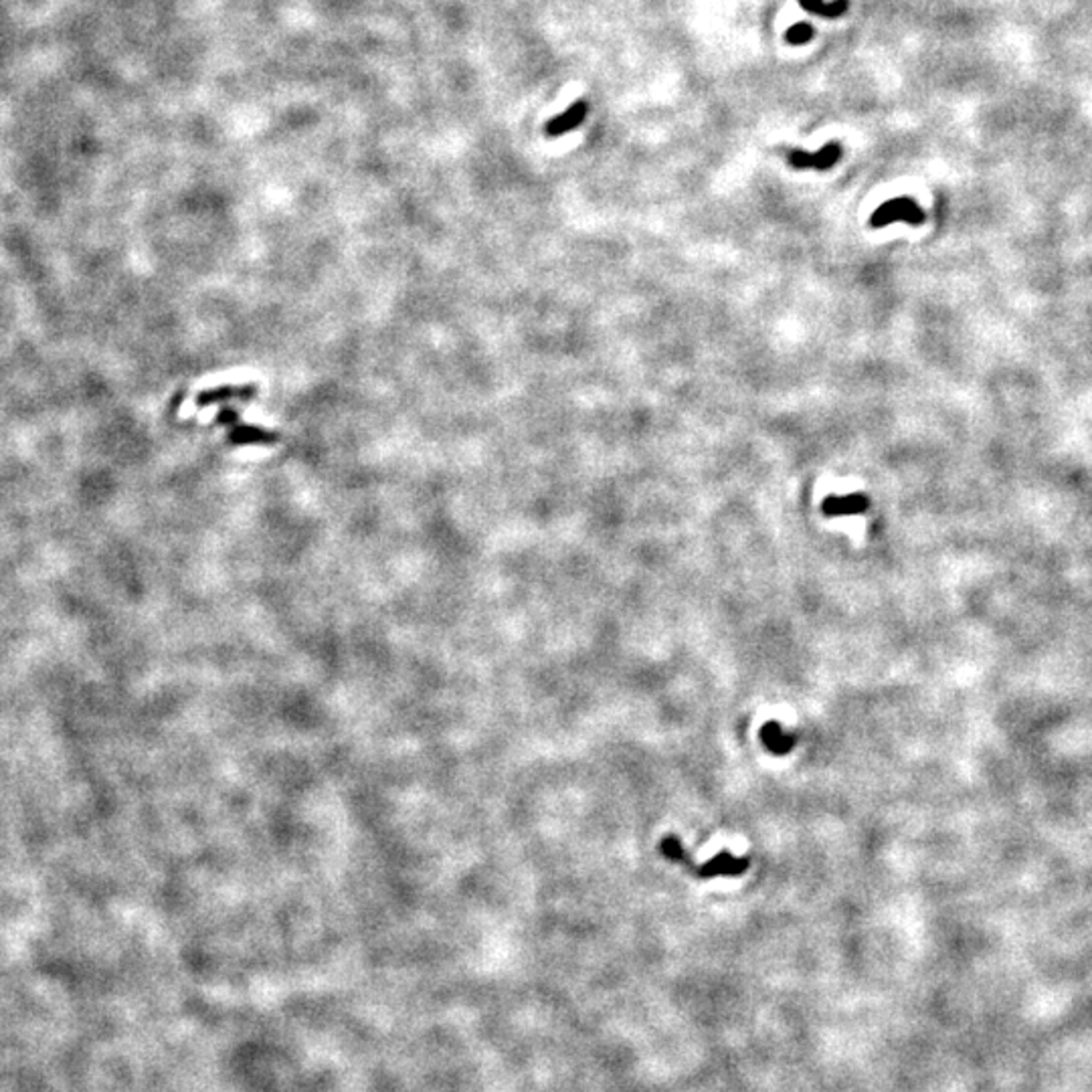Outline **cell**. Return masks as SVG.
Segmentation results:
<instances>
[{
	"mask_svg": "<svg viewBox=\"0 0 1092 1092\" xmlns=\"http://www.w3.org/2000/svg\"><path fill=\"white\" fill-rule=\"evenodd\" d=\"M662 851L666 854V858L673 860V862H686L688 864L686 851H684V848H682V841L678 838H666V840H663Z\"/></svg>",
	"mask_w": 1092,
	"mask_h": 1092,
	"instance_id": "8fae6325",
	"label": "cell"
},
{
	"mask_svg": "<svg viewBox=\"0 0 1092 1092\" xmlns=\"http://www.w3.org/2000/svg\"><path fill=\"white\" fill-rule=\"evenodd\" d=\"M749 868L747 858H737V856L723 851L716 854L710 862L698 868V876L702 878H716V876H739Z\"/></svg>",
	"mask_w": 1092,
	"mask_h": 1092,
	"instance_id": "3957f363",
	"label": "cell"
},
{
	"mask_svg": "<svg viewBox=\"0 0 1092 1092\" xmlns=\"http://www.w3.org/2000/svg\"><path fill=\"white\" fill-rule=\"evenodd\" d=\"M800 4L807 13L825 18L841 17V14L848 11V0H834V3H825V0H800Z\"/></svg>",
	"mask_w": 1092,
	"mask_h": 1092,
	"instance_id": "52a82bcc",
	"label": "cell"
},
{
	"mask_svg": "<svg viewBox=\"0 0 1092 1092\" xmlns=\"http://www.w3.org/2000/svg\"><path fill=\"white\" fill-rule=\"evenodd\" d=\"M253 394V387H243V389H233V387H223V389H213V391H206L203 394H199L196 403L199 407H209L211 403L215 401H225L229 397H249Z\"/></svg>",
	"mask_w": 1092,
	"mask_h": 1092,
	"instance_id": "ba28073f",
	"label": "cell"
},
{
	"mask_svg": "<svg viewBox=\"0 0 1092 1092\" xmlns=\"http://www.w3.org/2000/svg\"><path fill=\"white\" fill-rule=\"evenodd\" d=\"M231 437H233L235 441H239V444H263V441H273V435H267L266 431L247 425L239 427L237 431H233V435Z\"/></svg>",
	"mask_w": 1092,
	"mask_h": 1092,
	"instance_id": "9c48e42d",
	"label": "cell"
},
{
	"mask_svg": "<svg viewBox=\"0 0 1092 1092\" xmlns=\"http://www.w3.org/2000/svg\"><path fill=\"white\" fill-rule=\"evenodd\" d=\"M585 115H587V105L583 102L572 104L565 114L556 115V118H552L551 122L546 124V134L548 136H562V134L571 132V130L581 126Z\"/></svg>",
	"mask_w": 1092,
	"mask_h": 1092,
	"instance_id": "5b68a950",
	"label": "cell"
},
{
	"mask_svg": "<svg viewBox=\"0 0 1092 1092\" xmlns=\"http://www.w3.org/2000/svg\"><path fill=\"white\" fill-rule=\"evenodd\" d=\"M922 219H925V215H922V211L918 209L915 201L892 199L888 201V203H884L876 213L872 215V225L874 227H886V225L894 223V221H907V223L911 225H918Z\"/></svg>",
	"mask_w": 1092,
	"mask_h": 1092,
	"instance_id": "6da1fadb",
	"label": "cell"
},
{
	"mask_svg": "<svg viewBox=\"0 0 1092 1092\" xmlns=\"http://www.w3.org/2000/svg\"><path fill=\"white\" fill-rule=\"evenodd\" d=\"M840 156H841L840 142L825 144V146L821 148L820 152H815V154H807L803 150H795V148H793V150H789V162H791V166L793 168H801V170H805V168H815V170H827V168H831L836 165V162L840 160Z\"/></svg>",
	"mask_w": 1092,
	"mask_h": 1092,
	"instance_id": "7a4b0ae2",
	"label": "cell"
},
{
	"mask_svg": "<svg viewBox=\"0 0 1092 1092\" xmlns=\"http://www.w3.org/2000/svg\"><path fill=\"white\" fill-rule=\"evenodd\" d=\"M870 506V500L866 498L862 494H851V495H830L825 498L824 506V514L827 516H851V514H860L864 512L866 508Z\"/></svg>",
	"mask_w": 1092,
	"mask_h": 1092,
	"instance_id": "277c9868",
	"label": "cell"
},
{
	"mask_svg": "<svg viewBox=\"0 0 1092 1092\" xmlns=\"http://www.w3.org/2000/svg\"><path fill=\"white\" fill-rule=\"evenodd\" d=\"M785 38L789 45H805V43H810L813 38V28L807 23H800V25H793L789 28Z\"/></svg>",
	"mask_w": 1092,
	"mask_h": 1092,
	"instance_id": "30bf717a",
	"label": "cell"
},
{
	"mask_svg": "<svg viewBox=\"0 0 1092 1092\" xmlns=\"http://www.w3.org/2000/svg\"><path fill=\"white\" fill-rule=\"evenodd\" d=\"M761 739H763L764 747L771 750L773 754L791 753L793 744H795V739H793L789 733H785V730L781 729V724H779V723H767V724H764L763 730H761Z\"/></svg>",
	"mask_w": 1092,
	"mask_h": 1092,
	"instance_id": "8992f818",
	"label": "cell"
}]
</instances>
